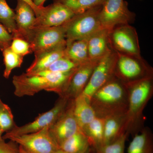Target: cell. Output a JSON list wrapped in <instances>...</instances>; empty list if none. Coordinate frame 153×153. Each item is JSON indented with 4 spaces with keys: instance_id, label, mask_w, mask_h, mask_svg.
I'll return each instance as SVG.
<instances>
[{
    "instance_id": "obj_1",
    "label": "cell",
    "mask_w": 153,
    "mask_h": 153,
    "mask_svg": "<svg viewBox=\"0 0 153 153\" xmlns=\"http://www.w3.org/2000/svg\"><path fill=\"white\" fill-rule=\"evenodd\" d=\"M89 103L97 117L125 114L128 103L126 85L114 76L92 94Z\"/></svg>"
},
{
    "instance_id": "obj_2",
    "label": "cell",
    "mask_w": 153,
    "mask_h": 153,
    "mask_svg": "<svg viewBox=\"0 0 153 153\" xmlns=\"http://www.w3.org/2000/svg\"><path fill=\"white\" fill-rule=\"evenodd\" d=\"M74 71L60 73L45 70L35 74L25 73L15 75L13 79L14 94L18 97L32 96L45 90L59 95Z\"/></svg>"
},
{
    "instance_id": "obj_3",
    "label": "cell",
    "mask_w": 153,
    "mask_h": 153,
    "mask_svg": "<svg viewBox=\"0 0 153 153\" xmlns=\"http://www.w3.org/2000/svg\"><path fill=\"white\" fill-rule=\"evenodd\" d=\"M128 103L126 113V133L134 136L144 127L143 112L153 95V77L126 85Z\"/></svg>"
},
{
    "instance_id": "obj_4",
    "label": "cell",
    "mask_w": 153,
    "mask_h": 153,
    "mask_svg": "<svg viewBox=\"0 0 153 153\" xmlns=\"http://www.w3.org/2000/svg\"><path fill=\"white\" fill-rule=\"evenodd\" d=\"M116 53L114 76L126 85L153 77L152 67L141 56Z\"/></svg>"
},
{
    "instance_id": "obj_5",
    "label": "cell",
    "mask_w": 153,
    "mask_h": 153,
    "mask_svg": "<svg viewBox=\"0 0 153 153\" xmlns=\"http://www.w3.org/2000/svg\"><path fill=\"white\" fill-rule=\"evenodd\" d=\"M102 5L96 7L82 13L76 14L66 22V44L89 38L102 28L100 20Z\"/></svg>"
},
{
    "instance_id": "obj_6",
    "label": "cell",
    "mask_w": 153,
    "mask_h": 153,
    "mask_svg": "<svg viewBox=\"0 0 153 153\" xmlns=\"http://www.w3.org/2000/svg\"><path fill=\"white\" fill-rule=\"evenodd\" d=\"M49 127L36 132L24 134L6 133L2 138L17 143L29 153H52L59 148L49 132Z\"/></svg>"
},
{
    "instance_id": "obj_7",
    "label": "cell",
    "mask_w": 153,
    "mask_h": 153,
    "mask_svg": "<svg viewBox=\"0 0 153 153\" xmlns=\"http://www.w3.org/2000/svg\"><path fill=\"white\" fill-rule=\"evenodd\" d=\"M66 23L58 27H34L29 43L32 52L38 54L66 44Z\"/></svg>"
},
{
    "instance_id": "obj_8",
    "label": "cell",
    "mask_w": 153,
    "mask_h": 153,
    "mask_svg": "<svg viewBox=\"0 0 153 153\" xmlns=\"http://www.w3.org/2000/svg\"><path fill=\"white\" fill-rule=\"evenodd\" d=\"M135 17V14L130 10L128 3L124 0H106L100 13L102 27L109 31L117 26L133 23Z\"/></svg>"
},
{
    "instance_id": "obj_9",
    "label": "cell",
    "mask_w": 153,
    "mask_h": 153,
    "mask_svg": "<svg viewBox=\"0 0 153 153\" xmlns=\"http://www.w3.org/2000/svg\"><path fill=\"white\" fill-rule=\"evenodd\" d=\"M111 48L124 55L141 56L138 36L135 28L130 25L115 27L109 33Z\"/></svg>"
},
{
    "instance_id": "obj_10",
    "label": "cell",
    "mask_w": 153,
    "mask_h": 153,
    "mask_svg": "<svg viewBox=\"0 0 153 153\" xmlns=\"http://www.w3.org/2000/svg\"><path fill=\"white\" fill-rule=\"evenodd\" d=\"M117 54L111 49L99 60L82 95L89 101L97 90L114 76V68Z\"/></svg>"
},
{
    "instance_id": "obj_11",
    "label": "cell",
    "mask_w": 153,
    "mask_h": 153,
    "mask_svg": "<svg viewBox=\"0 0 153 153\" xmlns=\"http://www.w3.org/2000/svg\"><path fill=\"white\" fill-rule=\"evenodd\" d=\"M70 100L59 97L51 109L39 114L32 122L21 126L16 125L10 131L6 133L15 135L32 133L52 126L65 111Z\"/></svg>"
},
{
    "instance_id": "obj_12",
    "label": "cell",
    "mask_w": 153,
    "mask_h": 153,
    "mask_svg": "<svg viewBox=\"0 0 153 153\" xmlns=\"http://www.w3.org/2000/svg\"><path fill=\"white\" fill-rule=\"evenodd\" d=\"M99 60H90L81 64L73 72L59 97L72 100L81 95Z\"/></svg>"
},
{
    "instance_id": "obj_13",
    "label": "cell",
    "mask_w": 153,
    "mask_h": 153,
    "mask_svg": "<svg viewBox=\"0 0 153 153\" xmlns=\"http://www.w3.org/2000/svg\"><path fill=\"white\" fill-rule=\"evenodd\" d=\"M74 100H70L64 112L49 127V132L59 146L64 140L81 130L73 113Z\"/></svg>"
},
{
    "instance_id": "obj_14",
    "label": "cell",
    "mask_w": 153,
    "mask_h": 153,
    "mask_svg": "<svg viewBox=\"0 0 153 153\" xmlns=\"http://www.w3.org/2000/svg\"><path fill=\"white\" fill-rule=\"evenodd\" d=\"M75 15L71 10L59 3L44 7L39 16L36 17L34 27H58L64 25Z\"/></svg>"
},
{
    "instance_id": "obj_15",
    "label": "cell",
    "mask_w": 153,
    "mask_h": 153,
    "mask_svg": "<svg viewBox=\"0 0 153 153\" xmlns=\"http://www.w3.org/2000/svg\"><path fill=\"white\" fill-rule=\"evenodd\" d=\"M15 12L17 33L13 38H22L29 42L36 21L35 12L27 3L17 0Z\"/></svg>"
},
{
    "instance_id": "obj_16",
    "label": "cell",
    "mask_w": 153,
    "mask_h": 153,
    "mask_svg": "<svg viewBox=\"0 0 153 153\" xmlns=\"http://www.w3.org/2000/svg\"><path fill=\"white\" fill-rule=\"evenodd\" d=\"M66 44L38 53L35 55V59L26 70L28 74H35L47 70L49 66L64 55Z\"/></svg>"
},
{
    "instance_id": "obj_17",
    "label": "cell",
    "mask_w": 153,
    "mask_h": 153,
    "mask_svg": "<svg viewBox=\"0 0 153 153\" xmlns=\"http://www.w3.org/2000/svg\"><path fill=\"white\" fill-rule=\"evenodd\" d=\"M109 32L102 28L88 38V49L90 60H100L112 49L109 44Z\"/></svg>"
},
{
    "instance_id": "obj_18",
    "label": "cell",
    "mask_w": 153,
    "mask_h": 153,
    "mask_svg": "<svg viewBox=\"0 0 153 153\" xmlns=\"http://www.w3.org/2000/svg\"><path fill=\"white\" fill-rule=\"evenodd\" d=\"M126 114L104 119L103 144L114 142L126 133Z\"/></svg>"
},
{
    "instance_id": "obj_19",
    "label": "cell",
    "mask_w": 153,
    "mask_h": 153,
    "mask_svg": "<svg viewBox=\"0 0 153 153\" xmlns=\"http://www.w3.org/2000/svg\"><path fill=\"white\" fill-rule=\"evenodd\" d=\"M73 113L81 130L85 125L90 123L96 117L89 101L82 94L74 100Z\"/></svg>"
},
{
    "instance_id": "obj_20",
    "label": "cell",
    "mask_w": 153,
    "mask_h": 153,
    "mask_svg": "<svg viewBox=\"0 0 153 153\" xmlns=\"http://www.w3.org/2000/svg\"><path fill=\"white\" fill-rule=\"evenodd\" d=\"M127 153H153V134L150 128L144 127L134 136Z\"/></svg>"
},
{
    "instance_id": "obj_21",
    "label": "cell",
    "mask_w": 153,
    "mask_h": 153,
    "mask_svg": "<svg viewBox=\"0 0 153 153\" xmlns=\"http://www.w3.org/2000/svg\"><path fill=\"white\" fill-rule=\"evenodd\" d=\"M88 39H80L66 44L64 56L79 65L91 60L88 49Z\"/></svg>"
},
{
    "instance_id": "obj_22",
    "label": "cell",
    "mask_w": 153,
    "mask_h": 153,
    "mask_svg": "<svg viewBox=\"0 0 153 153\" xmlns=\"http://www.w3.org/2000/svg\"><path fill=\"white\" fill-rule=\"evenodd\" d=\"M104 119L96 117L81 129L87 138L90 148L103 144Z\"/></svg>"
},
{
    "instance_id": "obj_23",
    "label": "cell",
    "mask_w": 153,
    "mask_h": 153,
    "mask_svg": "<svg viewBox=\"0 0 153 153\" xmlns=\"http://www.w3.org/2000/svg\"><path fill=\"white\" fill-rule=\"evenodd\" d=\"M59 149L65 153H84L90 149L85 135L80 130L61 143Z\"/></svg>"
},
{
    "instance_id": "obj_24",
    "label": "cell",
    "mask_w": 153,
    "mask_h": 153,
    "mask_svg": "<svg viewBox=\"0 0 153 153\" xmlns=\"http://www.w3.org/2000/svg\"><path fill=\"white\" fill-rule=\"evenodd\" d=\"M53 2L64 5L75 15L82 13L97 6L102 5L106 0H53Z\"/></svg>"
},
{
    "instance_id": "obj_25",
    "label": "cell",
    "mask_w": 153,
    "mask_h": 153,
    "mask_svg": "<svg viewBox=\"0 0 153 153\" xmlns=\"http://www.w3.org/2000/svg\"><path fill=\"white\" fill-rule=\"evenodd\" d=\"M15 12L10 7L6 0H0V23L14 36L17 33Z\"/></svg>"
},
{
    "instance_id": "obj_26",
    "label": "cell",
    "mask_w": 153,
    "mask_h": 153,
    "mask_svg": "<svg viewBox=\"0 0 153 153\" xmlns=\"http://www.w3.org/2000/svg\"><path fill=\"white\" fill-rule=\"evenodd\" d=\"M2 52L5 67L3 76L6 79H8L14 69L21 67L23 63L24 57L15 53L10 47L4 49Z\"/></svg>"
},
{
    "instance_id": "obj_27",
    "label": "cell",
    "mask_w": 153,
    "mask_h": 153,
    "mask_svg": "<svg viewBox=\"0 0 153 153\" xmlns=\"http://www.w3.org/2000/svg\"><path fill=\"white\" fill-rule=\"evenodd\" d=\"M128 135L125 133L114 142L90 147V153H124L125 143Z\"/></svg>"
},
{
    "instance_id": "obj_28",
    "label": "cell",
    "mask_w": 153,
    "mask_h": 153,
    "mask_svg": "<svg viewBox=\"0 0 153 153\" xmlns=\"http://www.w3.org/2000/svg\"><path fill=\"white\" fill-rule=\"evenodd\" d=\"M16 126L11 108L0 98V128L3 132H7Z\"/></svg>"
},
{
    "instance_id": "obj_29",
    "label": "cell",
    "mask_w": 153,
    "mask_h": 153,
    "mask_svg": "<svg viewBox=\"0 0 153 153\" xmlns=\"http://www.w3.org/2000/svg\"><path fill=\"white\" fill-rule=\"evenodd\" d=\"M80 65L64 55L52 63L47 70L53 72L66 73L74 71Z\"/></svg>"
},
{
    "instance_id": "obj_30",
    "label": "cell",
    "mask_w": 153,
    "mask_h": 153,
    "mask_svg": "<svg viewBox=\"0 0 153 153\" xmlns=\"http://www.w3.org/2000/svg\"><path fill=\"white\" fill-rule=\"evenodd\" d=\"M10 47L15 53L24 57L33 53L30 43L23 38H13Z\"/></svg>"
},
{
    "instance_id": "obj_31",
    "label": "cell",
    "mask_w": 153,
    "mask_h": 153,
    "mask_svg": "<svg viewBox=\"0 0 153 153\" xmlns=\"http://www.w3.org/2000/svg\"><path fill=\"white\" fill-rule=\"evenodd\" d=\"M13 39L12 34L0 23V50L2 52L4 49L10 47Z\"/></svg>"
},
{
    "instance_id": "obj_32",
    "label": "cell",
    "mask_w": 153,
    "mask_h": 153,
    "mask_svg": "<svg viewBox=\"0 0 153 153\" xmlns=\"http://www.w3.org/2000/svg\"><path fill=\"white\" fill-rule=\"evenodd\" d=\"M19 145L15 142L10 140L6 143L5 140H0V153H19Z\"/></svg>"
},
{
    "instance_id": "obj_33",
    "label": "cell",
    "mask_w": 153,
    "mask_h": 153,
    "mask_svg": "<svg viewBox=\"0 0 153 153\" xmlns=\"http://www.w3.org/2000/svg\"><path fill=\"white\" fill-rule=\"evenodd\" d=\"M22 1L27 3L33 8L34 12H35L36 17L39 16L42 13L44 7L42 8L38 7L35 5V4L33 2V0H22Z\"/></svg>"
},
{
    "instance_id": "obj_34",
    "label": "cell",
    "mask_w": 153,
    "mask_h": 153,
    "mask_svg": "<svg viewBox=\"0 0 153 153\" xmlns=\"http://www.w3.org/2000/svg\"><path fill=\"white\" fill-rule=\"evenodd\" d=\"M47 0H33L35 5L39 8H42L44 7V3Z\"/></svg>"
},
{
    "instance_id": "obj_35",
    "label": "cell",
    "mask_w": 153,
    "mask_h": 153,
    "mask_svg": "<svg viewBox=\"0 0 153 153\" xmlns=\"http://www.w3.org/2000/svg\"><path fill=\"white\" fill-rule=\"evenodd\" d=\"M19 153H29L24 149L22 146L19 145Z\"/></svg>"
},
{
    "instance_id": "obj_36",
    "label": "cell",
    "mask_w": 153,
    "mask_h": 153,
    "mask_svg": "<svg viewBox=\"0 0 153 153\" xmlns=\"http://www.w3.org/2000/svg\"><path fill=\"white\" fill-rule=\"evenodd\" d=\"M64 153V152H63V151L60 150V149H58L57 150L55 151V152H53V153Z\"/></svg>"
},
{
    "instance_id": "obj_37",
    "label": "cell",
    "mask_w": 153,
    "mask_h": 153,
    "mask_svg": "<svg viewBox=\"0 0 153 153\" xmlns=\"http://www.w3.org/2000/svg\"><path fill=\"white\" fill-rule=\"evenodd\" d=\"M4 132H3L1 130V128H0V140L3 138L2 137V134Z\"/></svg>"
},
{
    "instance_id": "obj_38",
    "label": "cell",
    "mask_w": 153,
    "mask_h": 153,
    "mask_svg": "<svg viewBox=\"0 0 153 153\" xmlns=\"http://www.w3.org/2000/svg\"><path fill=\"white\" fill-rule=\"evenodd\" d=\"M84 153H90V149H88L87 151H86V152H84Z\"/></svg>"
}]
</instances>
